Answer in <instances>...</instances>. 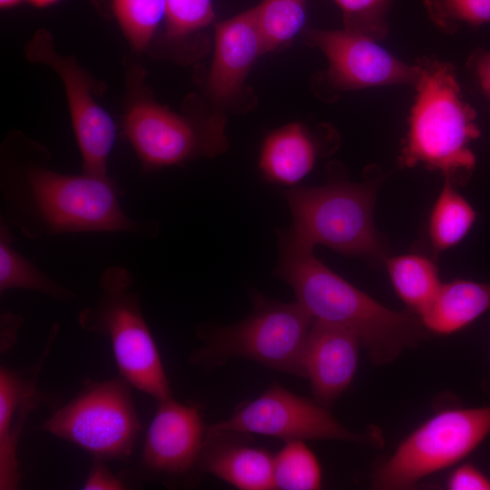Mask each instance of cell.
<instances>
[{
  "label": "cell",
  "instance_id": "cell-1",
  "mask_svg": "<svg viewBox=\"0 0 490 490\" xmlns=\"http://www.w3.org/2000/svg\"><path fill=\"white\" fill-rule=\"evenodd\" d=\"M15 163L1 178V220L28 239L92 232L154 238L158 233L156 221L124 211L119 188L108 176L65 174L40 160Z\"/></svg>",
  "mask_w": 490,
  "mask_h": 490
},
{
  "label": "cell",
  "instance_id": "cell-2",
  "mask_svg": "<svg viewBox=\"0 0 490 490\" xmlns=\"http://www.w3.org/2000/svg\"><path fill=\"white\" fill-rule=\"evenodd\" d=\"M279 260L274 274L293 289L315 320L355 334L371 362L384 366L407 349L418 347L430 333L416 313L390 309L331 270L313 248L279 231Z\"/></svg>",
  "mask_w": 490,
  "mask_h": 490
},
{
  "label": "cell",
  "instance_id": "cell-3",
  "mask_svg": "<svg viewBox=\"0 0 490 490\" xmlns=\"http://www.w3.org/2000/svg\"><path fill=\"white\" fill-rule=\"evenodd\" d=\"M416 65V93L398 163L422 165L441 172L456 186L463 185L476 164L470 147L480 136L475 111L463 99L450 64L422 57Z\"/></svg>",
  "mask_w": 490,
  "mask_h": 490
},
{
  "label": "cell",
  "instance_id": "cell-4",
  "mask_svg": "<svg viewBox=\"0 0 490 490\" xmlns=\"http://www.w3.org/2000/svg\"><path fill=\"white\" fill-rule=\"evenodd\" d=\"M96 301L78 315L85 331L109 338L122 377L157 402L172 397L160 353L142 312L132 272L107 267L99 279Z\"/></svg>",
  "mask_w": 490,
  "mask_h": 490
},
{
  "label": "cell",
  "instance_id": "cell-5",
  "mask_svg": "<svg viewBox=\"0 0 490 490\" xmlns=\"http://www.w3.org/2000/svg\"><path fill=\"white\" fill-rule=\"evenodd\" d=\"M252 312L227 327L204 328L197 334L204 345L191 362L212 369L232 358H242L269 368L303 377L302 359L315 321L298 302H279L256 293Z\"/></svg>",
  "mask_w": 490,
  "mask_h": 490
},
{
  "label": "cell",
  "instance_id": "cell-6",
  "mask_svg": "<svg viewBox=\"0 0 490 490\" xmlns=\"http://www.w3.org/2000/svg\"><path fill=\"white\" fill-rule=\"evenodd\" d=\"M377 181H329L322 186L291 187L284 196L298 241L354 257L385 260L386 250L374 225Z\"/></svg>",
  "mask_w": 490,
  "mask_h": 490
},
{
  "label": "cell",
  "instance_id": "cell-7",
  "mask_svg": "<svg viewBox=\"0 0 490 490\" xmlns=\"http://www.w3.org/2000/svg\"><path fill=\"white\" fill-rule=\"evenodd\" d=\"M132 385L117 377L103 381L86 378L78 394L57 408L41 430L72 443L93 460H128L141 423Z\"/></svg>",
  "mask_w": 490,
  "mask_h": 490
},
{
  "label": "cell",
  "instance_id": "cell-8",
  "mask_svg": "<svg viewBox=\"0 0 490 490\" xmlns=\"http://www.w3.org/2000/svg\"><path fill=\"white\" fill-rule=\"evenodd\" d=\"M490 435V406L442 410L408 435L372 473L377 489L412 488L470 455Z\"/></svg>",
  "mask_w": 490,
  "mask_h": 490
},
{
  "label": "cell",
  "instance_id": "cell-9",
  "mask_svg": "<svg viewBox=\"0 0 490 490\" xmlns=\"http://www.w3.org/2000/svg\"><path fill=\"white\" fill-rule=\"evenodd\" d=\"M123 132L148 170L177 165L194 157L216 156L228 148L222 115L194 121L147 100L131 106Z\"/></svg>",
  "mask_w": 490,
  "mask_h": 490
},
{
  "label": "cell",
  "instance_id": "cell-10",
  "mask_svg": "<svg viewBox=\"0 0 490 490\" xmlns=\"http://www.w3.org/2000/svg\"><path fill=\"white\" fill-rule=\"evenodd\" d=\"M209 428L245 435L259 434L286 441L332 439L375 446L382 443L376 431L365 434L352 432L325 407L278 384L237 407L228 419Z\"/></svg>",
  "mask_w": 490,
  "mask_h": 490
},
{
  "label": "cell",
  "instance_id": "cell-11",
  "mask_svg": "<svg viewBox=\"0 0 490 490\" xmlns=\"http://www.w3.org/2000/svg\"><path fill=\"white\" fill-rule=\"evenodd\" d=\"M25 53L31 61L54 68L64 83L83 172L108 176L107 162L115 142V125L93 97L90 79L74 61L55 52L51 35L44 30L34 34Z\"/></svg>",
  "mask_w": 490,
  "mask_h": 490
},
{
  "label": "cell",
  "instance_id": "cell-12",
  "mask_svg": "<svg viewBox=\"0 0 490 490\" xmlns=\"http://www.w3.org/2000/svg\"><path fill=\"white\" fill-rule=\"evenodd\" d=\"M305 40L325 54L327 80L336 90L414 85L417 80L416 65L403 63L368 36L345 29H307Z\"/></svg>",
  "mask_w": 490,
  "mask_h": 490
},
{
  "label": "cell",
  "instance_id": "cell-13",
  "mask_svg": "<svg viewBox=\"0 0 490 490\" xmlns=\"http://www.w3.org/2000/svg\"><path fill=\"white\" fill-rule=\"evenodd\" d=\"M205 433L198 406L180 403L172 397L158 401L144 438L141 474L171 481L197 471Z\"/></svg>",
  "mask_w": 490,
  "mask_h": 490
},
{
  "label": "cell",
  "instance_id": "cell-14",
  "mask_svg": "<svg viewBox=\"0 0 490 490\" xmlns=\"http://www.w3.org/2000/svg\"><path fill=\"white\" fill-rule=\"evenodd\" d=\"M58 329L57 324L52 327L46 346L33 366L22 370L0 367V490L17 489L22 480L19 440L30 414L48 401L36 384Z\"/></svg>",
  "mask_w": 490,
  "mask_h": 490
},
{
  "label": "cell",
  "instance_id": "cell-15",
  "mask_svg": "<svg viewBox=\"0 0 490 490\" xmlns=\"http://www.w3.org/2000/svg\"><path fill=\"white\" fill-rule=\"evenodd\" d=\"M360 347L358 338L351 331L314 321L306 341L302 368L316 402L327 407L350 386Z\"/></svg>",
  "mask_w": 490,
  "mask_h": 490
},
{
  "label": "cell",
  "instance_id": "cell-16",
  "mask_svg": "<svg viewBox=\"0 0 490 490\" xmlns=\"http://www.w3.org/2000/svg\"><path fill=\"white\" fill-rule=\"evenodd\" d=\"M265 53L253 8L217 24L207 83L211 98L226 105L234 102L255 61Z\"/></svg>",
  "mask_w": 490,
  "mask_h": 490
},
{
  "label": "cell",
  "instance_id": "cell-17",
  "mask_svg": "<svg viewBox=\"0 0 490 490\" xmlns=\"http://www.w3.org/2000/svg\"><path fill=\"white\" fill-rule=\"evenodd\" d=\"M238 433L206 429L197 470L242 490L275 489L274 456L237 440Z\"/></svg>",
  "mask_w": 490,
  "mask_h": 490
},
{
  "label": "cell",
  "instance_id": "cell-18",
  "mask_svg": "<svg viewBox=\"0 0 490 490\" xmlns=\"http://www.w3.org/2000/svg\"><path fill=\"white\" fill-rule=\"evenodd\" d=\"M318 153L316 136L305 125L292 122L266 136L258 168L267 181L294 187L311 172Z\"/></svg>",
  "mask_w": 490,
  "mask_h": 490
},
{
  "label": "cell",
  "instance_id": "cell-19",
  "mask_svg": "<svg viewBox=\"0 0 490 490\" xmlns=\"http://www.w3.org/2000/svg\"><path fill=\"white\" fill-rule=\"evenodd\" d=\"M490 309V282L455 279L442 283L420 318L430 333L461 330Z\"/></svg>",
  "mask_w": 490,
  "mask_h": 490
},
{
  "label": "cell",
  "instance_id": "cell-20",
  "mask_svg": "<svg viewBox=\"0 0 490 490\" xmlns=\"http://www.w3.org/2000/svg\"><path fill=\"white\" fill-rule=\"evenodd\" d=\"M384 260L397 296L408 310L420 317L442 285L436 265L417 253L386 257Z\"/></svg>",
  "mask_w": 490,
  "mask_h": 490
},
{
  "label": "cell",
  "instance_id": "cell-21",
  "mask_svg": "<svg viewBox=\"0 0 490 490\" xmlns=\"http://www.w3.org/2000/svg\"><path fill=\"white\" fill-rule=\"evenodd\" d=\"M10 226L0 220V294L10 289L31 290L61 301L78 295L64 287L14 248Z\"/></svg>",
  "mask_w": 490,
  "mask_h": 490
},
{
  "label": "cell",
  "instance_id": "cell-22",
  "mask_svg": "<svg viewBox=\"0 0 490 490\" xmlns=\"http://www.w3.org/2000/svg\"><path fill=\"white\" fill-rule=\"evenodd\" d=\"M475 220L474 207L454 183L445 179L428 218L427 233L432 248L436 251L453 248L467 235Z\"/></svg>",
  "mask_w": 490,
  "mask_h": 490
},
{
  "label": "cell",
  "instance_id": "cell-23",
  "mask_svg": "<svg viewBox=\"0 0 490 490\" xmlns=\"http://www.w3.org/2000/svg\"><path fill=\"white\" fill-rule=\"evenodd\" d=\"M275 489L315 490L321 486V470L313 452L303 440L287 441L274 456Z\"/></svg>",
  "mask_w": 490,
  "mask_h": 490
},
{
  "label": "cell",
  "instance_id": "cell-24",
  "mask_svg": "<svg viewBox=\"0 0 490 490\" xmlns=\"http://www.w3.org/2000/svg\"><path fill=\"white\" fill-rule=\"evenodd\" d=\"M253 9L267 53L287 44L301 30L306 0H263Z\"/></svg>",
  "mask_w": 490,
  "mask_h": 490
},
{
  "label": "cell",
  "instance_id": "cell-25",
  "mask_svg": "<svg viewBox=\"0 0 490 490\" xmlns=\"http://www.w3.org/2000/svg\"><path fill=\"white\" fill-rule=\"evenodd\" d=\"M113 10L129 42L142 50L165 15V0H113Z\"/></svg>",
  "mask_w": 490,
  "mask_h": 490
},
{
  "label": "cell",
  "instance_id": "cell-26",
  "mask_svg": "<svg viewBox=\"0 0 490 490\" xmlns=\"http://www.w3.org/2000/svg\"><path fill=\"white\" fill-rule=\"evenodd\" d=\"M424 5L432 22L446 34L462 23L472 27L490 23V0H424Z\"/></svg>",
  "mask_w": 490,
  "mask_h": 490
},
{
  "label": "cell",
  "instance_id": "cell-27",
  "mask_svg": "<svg viewBox=\"0 0 490 490\" xmlns=\"http://www.w3.org/2000/svg\"><path fill=\"white\" fill-rule=\"evenodd\" d=\"M341 9L344 29L376 41L388 34L387 14L392 0H334Z\"/></svg>",
  "mask_w": 490,
  "mask_h": 490
},
{
  "label": "cell",
  "instance_id": "cell-28",
  "mask_svg": "<svg viewBox=\"0 0 490 490\" xmlns=\"http://www.w3.org/2000/svg\"><path fill=\"white\" fill-rule=\"evenodd\" d=\"M167 35L184 37L214 19L211 0H165Z\"/></svg>",
  "mask_w": 490,
  "mask_h": 490
},
{
  "label": "cell",
  "instance_id": "cell-29",
  "mask_svg": "<svg viewBox=\"0 0 490 490\" xmlns=\"http://www.w3.org/2000/svg\"><path fill=\"white\" fill-rule=\"evenodd\" d=\"M446 486L450 490H490V478L475 466L466 463L451 473Z\"/></svg>",
  "mask_w": 490,
  "mask_h": 490
},
{
  "label": "cell",
  "instance_id": "cell-30",
  "mask_svg": "<svg viewBox=\"0 0 490 490\" xmlns=\"http://www.w3.org/2000/svg\"><path fill=\"white\" fill-rule=\"evenodd\" d=\"M105 461L93 460V466L83 485L84 490H122L126 488L123 479L113 474Z\"/></svg>",
  "mask_w": 490,
  "mask_h": 490
},
{
  "label": "cell",
  "instance_id": "cell-31",
  "mask_svg": "<svg viewBox=\"0 0 490 490\" xmlns=\"http://www.w3.org/2000/svg\"><path fill=\"white\" fill-rule=\"evenodd\" d=\"M468 64L482 93L490 103V51L475 50L471 54Z\"/></svg>",
  "mask_w": 490,
  "mask_h": 490
},
{
  "label": "cell",
  "instance_id": "cell-32",
  "mask_svg": "<svg viewBox=\"0 0 490 490\" xmlns=\"http://www.w3.org/2000/svg\"><path fill=\"white\" fill-rule=\"evenodd\" d=\"M23 318L11 311H2L0 316L1 352H6L16 342Z\"/></svg>",
  "mask_w": 490,
  "mask_h": 490
},
{
  "label": "cell",
  "instance_id": "cell-33",
  "mask_svg": "<svg viewBox=\"0 0 490 490\" xmlns=\"http://www.w3.org/2000/svg\"><path fill=\"white\" fill-rule=\"evenodd\" d=\"M28 1L36 6L44 7V6L53 5L58 2L59 0H28Z\"/></svg>",
  "mask_w": 490,
  "mask_h": 490
},
{
  "label": "cell",
  "instance_id": "cell-34",
  "mask_svg": "<svg viewBox=\"0 0 490 490\" xmlns=\"http://www.w3.org/2000/svg\"><path fill=\"white\" fill-rule=\"evenodd\" d=\"M21 2L22 0H0V5L2 8H9L18 5Z\"/></svg>",
  "mask_w": 490,
  "mask_h": 490
},
{
  "label": "cell",
  "instance_id": "cell-35",
  "mask_svg": "<svg viewBox=\"0 0 490 490\" xmlns=\"http://www.w3.org/2000/svg\"><path fill=\"white\" fill-rule=\"evenodd\" d=\"M486 384H487V386H489V387H490V376H489V378H488V380H487Z\"/></svg>",
  "mask_w": 490,
  "mask_h": 490
}]
</instances>
